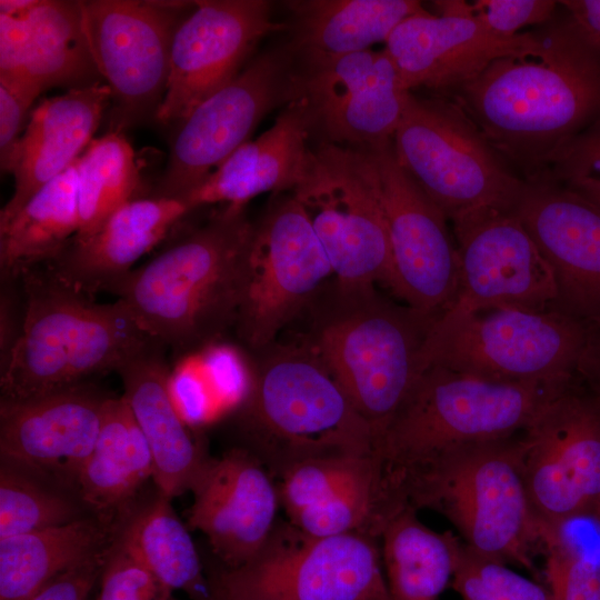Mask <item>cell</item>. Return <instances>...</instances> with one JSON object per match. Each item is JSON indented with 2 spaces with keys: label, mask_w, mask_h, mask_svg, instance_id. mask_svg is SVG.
Instances as JSON below:
<instances>
[{
  "label": "cell",
  "mask_w": 600,
  "mask_h": 600,
  "mask_svg": "<svg viewBox=\"0 0 600 600\" xmlns=\"http://www.w3.org/2000/svg\"><path fill=\"white\" fill-rule=\"evenodd\" d=\"M111 98L108 84L93 81L44 99L33 109L3 169L13 176L14 188L0 211V224L77 161L92 141Z\"/></svg>",
  "instance_id": "cell-25"
},
{
  "label": "cell",
  "mask_w": 600,
  "mask_h": 600,
  "mask_svg": "<svg viewBox=\"0 0 600 600\" xmlns=\"http://www.w3.org/2000/svg\"><path fill=\"white\" fill-rule=\"evenodd\" d=\"M238 427L279 471L308 459L370 457L374 437L344 390L306 344L276 341L251 353Z\"/></svg>",
  "instance_id": "cell-6"
},
{
  "label": "cell",
  "mask_w": 600,
  "mask_h": 600,
  "mask_svg": "<svg viewBox=\"0 0 600 600\" xmlns=\"http://www.w3.org/2000/svg\"><path fill=\"white\" fill-rule=\"evenodd\" d=\"M574 379L498 382L443 367L426 368L374 443L383 509L396 510L404 483L444 453L523 431Z\"/></svg>",
  "instance_id": "cell-4"
},
{
  "label": "cell",
  "mask_w": 600,
  "mask_h": 600,
  "mask_svg": "<svg viewBox=\"0 0 600 600\" xmlns=\"http://www.w3.org/2000/svg\"><path fill=\"white\" fill-rule=\"evenodd\" d=\"M582 38L600 52V0L559 1Z\"/></svg>",
  "instance_id": "cell-47"
},
{
  "label": "cell",
  "mask_w": 600,
  "mask_h": 600,
  "mask_svg": "<svg viewBox=\"0 0 600 600\" xmlns=\"http://www.w3.org/2000/svg\"><path fill=\"white\" fill-rule=\"evenodd\" d=\"M79 230L72 242L91 238L139 184L134 152L119 130L92 139L76 162Z\"/></svg>",
  "instance_id": "cell-35"
},
{
  "label": "cell",
  "mask_w": 600,
  "mask_h": 600,
  "mask_svg": "<svg viewBox=\"0 0 600 600\" xmlns=\"http://www.w3.org/2000/svg\"><path fill=\"white\" fill-rule=\"evenodd\" d=\"M543 36L542 29L504 37L474 18L428 11L399 23L384 49L408 91L422 88L444 96L500 58L537 50Z\"/></svg>",
  "instance_id": "cell-22"
},
{
  "label": "cell",
  "mask_w": 600,
  "mask_h": 600,
  "mask_svg": "<svg viewBox=\"0 0 600 600\" xmlns=\"http://www.w3.org/2000/svg\"><path fill=\"white\" fill-rule=\"evenodd\" d=\"M122 512L114 540L171 591H183L192 600H208V578L171 499L157 491L146 503Z\"/></svg>",
  "instance_id": "cell-34"
},
{
  "label": "cell",
  "mask_w": 600,
  "mask_h": 600,
  "mask_svg": "<svg viewBox=\"0 0 600 600\" xmlns=\"http://www.w3.org/2000/svg\"><path fill=\"white\" fill-rule=\"evenodd\" d=\"M190 491L188 528L207 537L226 568L249 561L276 526L278 488L260 458L248 449L209 457Z\"/></svg>",
  "instance_id": "cell-21"
},
{
  "label": "cell",
  "mask_w": 600,
  "mask_h": 600,
  "mask_svg": "<svg viewBox=\"0 0 600 600\" xmlns=\"http://www.w3.org/2000/svg\"><path fill=\"white\" fill-rule=\"evenodd\" d=\"M519 446L540 530L600 512V398L578 378L519 433Z\"/></svg>",
  "instance_id": "cell-13"
},
{
  "label": "cell",
  "mask_w": 600,
  "mask_h": 600,
  "mask_svg": "<svg viewBox=\"0 0 600 600\" xmlns=\"http://www.w3.org/2000/svg\"><path fill=\"white\" fill-rule=\"evenodd\" d=\"M222 600H372L390 597L378 539L364 533L308 534L274 526L260 550L237 568L207 577Z\"/></svg>",
  "instance_id": "cell-11"
},
{
  "label": "cell",
  "mask_w": 600,
  "mask_h": 600,
  "mask_svg": "<svg viewBox=\"0 0 600 600\" xmlns=\"http://www.w3.org/2000/svg\"><path fill=\"white\" fill-rule=\"evenodd\" d=\"M392 143L400 166L450 221L486 207L514 210L526 186L446 96L410 91Z\"/></svg>",
  "instance_id": "cell-9"
},
{
  "label": "cell",
  "mask_w": 600,
  "mask_h": 600,
  "mask_svg": "<svg viewBox=\"0 0 600 600\" xmlns=\"http://www.w3.org/2000/svg\"><path fill=\"white\" fill-rule=\"evenodd\" d=\"M451 222L460 274L446 312L549 310L557 297L553 272L514 210L486 207Z\"/></svg>",
  "instance_id": "cell-17"
},
{
  "label": "cell",
  "mask_w": 600,
  "mask_h": 600,
  "mask_svg": "<svg viewBox=\"0 0 600 600\" xmlns=\"http://www.w3.org/2000/svg\"><path fill=\"white\" fill-rule=\"evenodd\" d=\"M153 471L150 448L126 398L109 397L96 444L76 478L82 501L99 511H123Z\"/></svg>",
  "instance_id": "cell-31"
},
{
  "label": "cell",
  "mask_w": 600,
  "mask_h": 600,
  "mask_svg": "<svg viewBox=\"0 0 600 600\" xmlns=\"http://www.w3.org/2000/svg\"><path fill=\"white\" fill-rule=\"evenodd\" d=\"M291 12L289 40L300 53L347 54L387 42L404 19L428 12L416 0H297L284 2Z\"/></svg>",
  "instance_id": "cell-29"
},
{
  "label": "cell",
  "mask_w": 600,
  "mask_h": 600,
  "mask_svg": "<svg viewBox=\"0 0 600 600\" xmlns=\"http://www.w3.org/2000/svg\"><path fill=\"white\" fill-rule=\"evenodd\" d=\"M558 4L552 0H477L471 9L472 18L492 32L513 37L522 28L549 21Z\"/></svg>",
  "instance_id": "cell-42"
},
{
  "label": "cell",
  "mask_w": 600,
  "mask_h": 600,
  "mask_svg": "<svg viewBox=\"0 0 600 600\" xmlns=\"http://www.w3.org/2000/svg\"><path fill=\"white\" fill-rule=\"evenodd\" d=\"M114 537V536H113ZM94 600H179L113 538Z\"/></svg>",
  "instance_id": "cell-41"
},
{
  "label": "cell",
  "mask_w": 600,
  "mask_h": 600,
  "mask_svg": "<svg viewBox=\"0 0 600 600\" xmlns=\"http://www.w3.org/2000/svg\"><path fill=\"white\" fill-rule=\"evenodd\" d=\"M20 336L0 367L1 400H26L118 371L154 340L120 300L98 303L49 267L23 273Z\"/></svg>",
  "instance_id": "cell-5"
},
{
  "label": "cell",
  "mask_w": 600,
  "mask_h": 600,
  "mask_svg": "<svg viewBox=\"0 0 600 600\" xmlns=\"http://www.w3.org/2000/svg\"><path fill=\"white\" fill-rule=\"evenodd\" d=\"M378 541L391 600H438L451 584L462 540L427 527L404 507L383 523Z\"/></svg>",
  "instance_id": "cell-32"
},
{
  "label": "cell",
  "mask_w": 600,
  "mask_h": 600,
  "mask_svg": "<svg viewBox=\"0 0 600 600\" xmlns=\"http://www.w3.org/2000/svg\"><path fill=\"white\" fill-rule=\"evenodd\" d=\"M108 552L60 573L30 600H89L100 579Z\"/></svg>",
  "instance_id": "cell-44"
},
{
  "label": "cell",
  "mask_w": 600,
  "mask_h": 600,
  "mask_svg": "<svg viewBox=\"0 0 600 600\" xmlns=\"http://www.w3.org/2000/svg\"><path fill=\"white\" fill-rule=\"evenodd\" d=\"M519 433L444 453L404 483L397 506L440 513L466 546L540 580L534 558L541 531L523 479Z\"/></svg>",
  "instance_id": "cell-7"
},
{
  "label": "cell",
  "mask_w": 600,
  "mask_h": 600,
  "mask_svg": "<svg viewBox=\"0 0 600 600\" xmlns=\"http://www.w3.org/2000/svg\"><path fill=\"white\" fill-rule=\"evenodd\" d=\"M31 102L0 84V163L3 170L20 138Z\"/></svg>",
  "instance_id": "cell-46"
},
{
  "label": "cell",
  "mask_w": 600,
  "mask_h": 600,
  "mask_svg": "<svg viewBox=\"0 0 600 600\" xmlns=\"http://www.w3.org/2000/svg\"><path fill=\"white\" fill-rule=\"evenodd\" d=\"M289 518L300 530L316 537L364 533L378 539L380 496L374 460L360 477Z\"/></svg>",
  "instance_id": "cell-38"
},
{
  "label": "cell",
  "mask_w": 600,
  "mask_h": 600,
  "mask_svg": "<svg viewBox=\"0 0 600 600\" xmlns=\"http://www.w3.org/2000/svg\"><path fill=\"white\" fill-rule=\"evenodd\" d=\"M192 211L181 196L132 199L116 210L91 238L71 241L47 267L89 297L109 292L138 259Z\"/></svg>",
  "instance_id": "cell-26"
},
{
  "label": "cell",
  "mask_w": 600,
  "mask_h": 600,
  "mask_svg": "<svg viewBox=\"0 0 600 600\" xmlns=\"http://www.w3.org/2000/svg\"><path fill=\"white\" fill-rule=\"evenodd\" d=\"M164 347L153 341L117 373L126 398L153 459L159 492L173 499L191 490L209 457L191 436L170 392Z\"/></svg>",
  "instance_id": "cell-27"
},
{
  "label": "cell",
  "mask_w": 600,
  "mask_h": 600,
  "mask_svg": "<svg viewBox=\"0 0 600 600\" xmlns=\"http://www.w3.org/2000/svg\"><path fill=\"white\" fill-rule=\"evenodd\" d=\"M297 56L292 102L321 141L371 148L393 139L410 91L386 49Z\"/></svg>",
  "instance_id": "cell-15"
},
{
  "label": "cell",
  "mask_w": 600,
  "mask_h": 600,
  "mask_svg": "<svg viewBox=\"0 0 600 600\" xmlns=\"http://www.w3.org/2000/svg\"><path fill=\"white\" fill-rule=\"evenodd\" d=\"M18 281H1L0 367L8 361L22 328L24 301L21 287L17 291Z\"/></svg>",
  "instance_id": "cell-45"
},
{
  "label": "cell",
  "mask_w": 600,
  "mask_h": 600,
  "mask_svg": "<svg viewBox=\"0 0 600 600\" xmlns=\"http://www.w3.org/2000/svg\"><path fill=\"white\" fill-rule=\"evenodd\" d=\"M254 222L226 206L207 223L132 269L109 292L156 342L178 356L208 349L234 328Z\"/></svg>",
  "instance_id": "cell-2"
},
{
  "label": "cell",
  "mask_w": 600,
  "mask_h": 600,
  "mask_svg": "<svg viewBox=\"0 0 600 600\" xmlns=\"http://www.w3.org/2000/svg\"><path fill=\"white\" fill-rule=\"evenodd\" d=\"M562 184L600 208V173L570 179Z\"/></svg>",
  "instance_id": "cell-49"
},
{
  "label": "cell",
  "mask_w": 600,
  "mask_h": 600,
  "mask_svg": "<svg viewBox=\"0 0 600 600\" xmlns=\"http://www.w3.org/2000/svg\"><path fill=\"white\" fill-rule=\"evenodd\" d=\"M192 3L79 1L87 50L120 111L156 113L166 92L178 13Z\"/></svg>",
  "instance_id": "cell-19"
},
{
  "label": "cell",
  "mask_w": 600,
  "mask_h": 600,
  "mask_svg": "<svg viewBox=\"0 0 600 600\" xmlns=\"http://www.w3.org/2000/svg\"><path fill=\"white\" fill-rule=\"evenodd\" d=\"M41 0H0V13L9 17H23L34 9Z\"/></svg>",
  "instance_id": "cell-50"
},
{
  "label": "cell",
  "mask_w": 600,
  "mask_h": 600,
  "mask_svg": "<svg viewBox=\"0 0 600 600\" xmlns=\"http://www.w3.org/2000/svg\"><path fill=\"white\" fill-rule=\"evenodd\" d=\"M344 286L389 289L392 252L376 168L367 148L320 141L291 190Z\"/></svg>",
  "instance_id": "cell-10"
},
{
  "label": "cell",
  "mask_w": 600,
  "mask_h": 600,
  "mask_svg": "<svg viewBox=\"0 0 600 600\" xmlns=\"http://www.w3.org/2000/svg\"><path fill=\"white\" fill-rule=\"evenodd\" d=\"M589 327L553 310L494 309L444 312L423 343L422 372L431 366L498 382L574 379Z\"/></svg>",
  "instance_id": "cell-8"
},
{
  "label": "cell",
  "mask_w": 600,
  "mask_h": 600,
  "mask_svg": "<svg viewBox=\"0 0 600 600\" xmlns=\"http://www.w3.org/2000/svg\"><path fill=\"white\" fill-rule=\"evenodd\" d=\"M287 23L266 0H201L172 37L169 76L154 119L181 122L206 98L236 78L260 40Z\"/></svg>",
  "instance_id": "cell-18"
},
{
  "label": "cell",
  "mask_w": 600,
  "mask_h": 600,
  "mask_svg": "<svg viewBox=\"0 0 600 600\" xmlns=\"http://www.w3.org/2000/svg\"><path fill=\"white\" fill-rule=\"evenodd\" d=\"M576 376L600 398V326L589 328Z\"/></svg>",
  "instance_id": "cell-48"
},
{
  "label": "cell",
  "mask_w": 600,
  "mask_h": 600,
  "mask_svg": "<svg viewBox=\"0 0 600 600\" xmlns=\"http://www.w3.org/2000/svg\"><path fill=\"white\" fill-rule=\"evenodd\" d=\"M210 591V590H209ZM208 600H222L220 597H218L217 594L212 593L210 591V596H209V599Z\"/></svg>",
  "instance_id": "cell-51"
},
{
  "label": "cell",
  "mask_w": 600,
  "mask_h": 600,
  "mask_svg": "<svg viewBox=\"0 0 600 600\" xmlns=\"http://www.w3.org/2000/svg\"><path fill=\"white\" fill-rule=\"evenodd\" d=\"M76 162L36 192L8 222L0 224L1 281L19 280L27 271L50 264L76 237L79 230Z\"/></svg>",
  "instance_id": "cell-33"
},
{
  "label": "cell",
  "mask_w": 600,
  "mask_h": 600,
  "mask_svg": "<svg viewBox=\"0 0 600 600\" xmlns=\"http://www.w3.org/2000/svg\"><path fill=\"white\" fill-rule=\"evenodd\" d=\"M297 50L287 41L266 50L180 123L159 196L178 197L200 184L249 138L262 118L294 99Z\"/></svg>",
  "instance_id": "cell-14"
},
{
  "label": "cell",
  "mask_w": 600,
  "mask_h": 600,
  "mask_svg": "<svg viewBox=\"0 0 600 600\" xmlns=\"http://www.w3.org/2000/svg\"><path fill=\"white\" fill-rule=\"evenodd\" d=\"M372 464V456L316 458L292 463L279 473V500L291 517L333 494Z\"/></svg>",
  "instance_id": "cell-40"
},
{
  "label": "cell",
  "mask_w": 600,
  "mask_h": 600,
  "mask_svg": "<svg viewBox=\"0 0 600 600\" xmlns=\"http://www.w3.org/2000/svg\"><path fill=\"white\" fill-rule=\"evenodd\" d=\"M367 149L391 244L390 290L410 308L438 318L459 291V254L448 218L400 166L392 140Z\"/></svg>",
  "instance_id": "cell-16"
},
{
  "label": "cell",
  "mask_w": 600,
  "mask_h": 600,
  "mask_svg": "<svg viewBox=\"0 0 600 600\" xmlns=\"http://www.w3.org/2000/svg\"><path fill=\"white\" fill-rule=\"evenodd\" d=\"M79 518V506L51 490L31 471L1 460L0 539L69 523Z\"/></svg>",
  "instance_id": "cell-36"
},
{
  "label": "cell",
  "mask_w": 600,
  "mask_h": 600,
  "mask_svg": "<svg viewBox=\"0 0 600 600\" xmlns=\"http://www.w3.org/2000/svg\"><path fill=\"white\" fill-rule=\"evenodd\" d=\"M514 212L553 272L549 310L599 327L600 208L562 183L537 179L526 181Z\"/></svg>",
  "instance_id": "cell-20"
},
{
  "label": "cell",
  "mask_w": 600,
  "mask_h": 600,
  "mask_svg": "<svg viewBox=\"0 0 600 600\" xmlns=\"http://www.w3.org/2000/svg\"><path fill=\"white\" fill-rule=\"evenodd\" d=\"M331 277L329 260L293 193L272 194L254 222L247 286L233 328L248 352L278 341Z\"/></svg>",
  "instance_id": "cell-12"
},
{
  "label": "cell",
  "mask_w": 600,
  "mask_h": 600,
  "mask_svg": "<svg viewBox=\"0 0 600 600\" xmlns=\"http://www.w3.org/2000/svg\"><path fill=\"white\" fill-rule=\"evenodd\" d=\"M311 133L304 109L291 102L267 131L240 146L181 197L196 210L213 203L244 207L259 194L291 191L301 176Z\"/></svg>",
  "instance_id": "cell-28"
},
{
  "label": "cell",
  "mask_w": 600,
  "mask_h": 600,
  "mask_svg": "<svg viewBox=\"0 0 600 600\" xmlns=\"http://www.w3.org/2000/svg\"><path fill=\"white\" fill-rule=\"evenodd\" d=\"M372 600H391L390 597H382V598H376V599H372Z\"/></svg>",
  "instance_id": "cell-52"
},
{
  "label": "cell",
  "mask_w": 600,
  "mask_h": 600,
  "mask_svg": "<svg viewBox=\"0 0 600 600\" xmlns=\"http://www.w3.org/2000/svg\"><path fill=\"white\" fill-rule=\"evenodd\" d=\"M508 566L462 542L450 586L462 600H553L546 582L527 578Z\"/></svg>",
  "instance_id": "cell-39"
},
{
  "label": "cell",
  "mask_w": 600,
  "mask_h": 600,
  "mask_svg": "<svg viewBox=\"0 0 600 600\" xmlns=\"http://www.w3.org/2000/svg\"><path fill=\"white\" fill-rule=\"evenodd\" d=\"M534 51L500 58L444 94L526 181L544 178L562 148L600 118V52L570 18Z\"/></svg>",
  "instance_id": "cell-1"
},
{
  "label": "cell",
  "mask_w": 600,
  "mask_h": 600,
  "mask_svg": "<svg viewBox=\"0 0 600 600\" xmlns=\"http://www.w3.org/2000/svg\"><path fill=\"white\" fill-rule=\"evenodd\" d=\"M93 71L79 1L41 0L19 18L0 13L1 86L32 103L49 88L91 83Z\"/></svg>",
  "instance_id": "cell-24"
},
{
  "label": "cell",
  "mask_w": 600,
  "mask_h": 600,
  "mask_svg": "<svg viewBox=\"0 0 600 600\" xmlns=\"http://www.w3.org/2000/svg\"><path fill=\"white\" fill-rule=\"evenodd\" d=\"M436 319L398 304L376 286L332 279L296 321L303 327L294 339L334 376L376 443L422 373L421 350Z\"/></svg>",
  "instance_id": "cell-3"
},
{
  "label": "cell",
  "mask_w": 600,
  "mask_h": 600,
  "mask_svg": "<svg viewBox=\"0 0 600 600\" xmlns=\"http://www.w3.org/2000/svg\"><path fill=\"white\" fill-rule=\"evenodd\" d=\"M600 173V118L572 138L556 157L543 179L563 183Z\"/></svg>",
  "instance_id": "cell-43"
},
{
  "label": "cell",
  "mask_w": 600,
  "mask_h": 600,
  "mask_svg": "<svg viewBox=\"0 0 600 600\" xmlns=\"http://www.w3.org/2000/svg\"><path fill=\"white\" fill-rule=\"evenodd\" d=\"M114 529L79 518L0 539V600H30L60 573L110 549Z\"/></svg>",
  "instance_id": "cell-30"
},
{
  "label": "cell",
  "mask_w": 600,
  "mask_h": 600,
  "mask_svg": "<svg viewBox=\"0 0 600 600\" xmlns=\"http://www.w3.org/2000/svg\"><path fill=\"white\" fill-rule=\"evenodd\" d=\"M108 396L84 382L0 401L1 460L76 482L101 428Z\"/></svg>",
  "instance_id": "cell-23"
},
{
  "label": "cell",
  "mask_w": 600,
  "mask_h": 600,
  "mask_svg": "<svg viewBox=\"0 0 600 600\" xmlns=\"http://www.w3.org/2000/svg\"><path fill=\"white\" fill-rule=\"evenodd\" d=\"M540 554L553 600H600V534L573 528L544 533Z\"/></svg>",
  "instance_id": "cell-37"
}]
</instances>
